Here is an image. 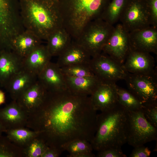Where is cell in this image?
<instances>
[{
    "label": "cell",
    "mask_w": 157,
    "mask_h": 157,
    "mask_svg": "<svg viewBox=\"0 0 157 157\" xmlns=\"http://www.w3.org/2000/svg\"><path fill=\"white\" fill-rule=\"evenodd\" d=\"M97 111L90 96L67 88L46 91L41 104L27 114L26 126L38 132V137L47 146L62 152L63 147L73 140L91 142L96 130Z\"/></svg>",
    "instance_id": "1"
},
{
    "label": "cell",
    "mask_w": 157,
    "mask_h": 157,
    "mask_svg": "<svg viewBox=\"0 0 157 157\" xmlns=\"http://www.w3.org/2000/svg\"><path fill=\"white\" fill-rule=\"evenodd\" d=\"M129 118V112L119 103L97 114L96 132L90 142L93 150L121 147L127 143Z\"/></svg>",
    "instance_id": "2"
},
{
    "label": "cell",
    "mask_w": 157,
    "mask_h": 157,
    "mask_svg": "<svg viewBox=\"0 0 157 157\" xmlns=\"http://www.w3.org/2000/svg\"><path fill=\"white\" fill-rule=\"evenodd\" d=\"M21 16L25 28L41 40L57 30V3L45 0H19Z\"/></svg>",
    "instance_id": "3"
},
{
    "label": "cell",
    "mask_w": 157,
    "mask_h": 157,
    "mask_svg": "<svg viewBox=\"0 0 157 157\" xmlns=\"http://www.w3.org/2000/svg\"><path fill=\"white\" fill-rule=\"evenodd\" d=\"M25 30L19 0H0V51L12 50L13 40Z\"/></svg>",
    "instance_id": "4"
},
{
    "label": "cell",
    "mask_w": 157,
    "mask_h": 157,
    "mask_svg": "<svg viewBox=\"0 0 157 157\" xmlns=\"http://www.w3.org/2000/svg\"><path fill=\"white\" fill-rule=\"evenodd\" d=\"M129 112L127 142L133 147L157 140V128L145 118L142 109Z\"/></svg>",
    "instance_id": "5"
},
{
    "label": "cell",
    "mask_w": 157,
    "mask_h": 157,
    "mask_svg": "<svg viewBox=\"0 0 157 157\" xmlns=\"http://www.w3.org/2000/svg\"><path fill=\"white\" fill-rule=\"evenodd\" d=\"M89 65L94 75L102 82L116 83L124 80L128 73L123 64L103 52L92 57Z\"/></svg>",
    "instance_id": "6"
},
{
    "label": "cell",
    "mask_w": 157,
    "mask_h": 157,
    "mask_svg": "<svg viewBox=\"0 0 157 157\" xmlns=\"http://www.w3.org/2000/svg\"><path fill=\"white\" fill-rule=\"evenodd\" d=\"M119 21L128 33L151 26L147 0H127Z\"/></svg>",
    "instance_id": "7"
},
{
    "label": "cell",
    "mask_w": 157,
    "mask_h": 157,
    "mask_svg": "<svg viewBox=\"0 0 157 157\" xmlns=\"http://www.w3.org/2000/svg\"><path fill=\"white\" fill-rule=\"evenodd\" d=\"M111 0H58V7L73 13L74 21L78 27L104 11Z\"/></svg>",
    "instance_id": "8"
},
{
    "label": "cell",
    "mask_w": 157,
    "mask_h": 157,
    "mask_svg": "<svg viewBox=\"0 0 157 157\" xmlns=\"http://www.w3.org/2000/svg\"><path fill=\"white\" fill-rule=\"evenodd\" d=\"M157 74L147 75L128 73L124 80L128 90L144 106L157 103Z\"/></svg>",
    "instance_id": "9"
},
{
    "label": "cell",
    "mask_w": 157,
    "mask_h": 157,
    "mask_svg": "<svg viewBox=\"0 0 157 157\" xmlns=\"http://www.w3.org/2000/svg\"><path fill=\"white\" fill-rule=\"evenodd\" d=\"M115 26L99 20L92 26L86 38L79 43L91 57L100 53L114 30Z\"/></svg>",
    "instance_id": "10"
},
{
    "label": "cell",
    "mask_w": 157,
    "mask_h": 157,
    "mask_svg": "<svg viewBox=\"0 0 157 157\" xmlns=\"http://www.w3.org/2000/svg\"><path fill=\"white\" fill-rule=\"evenodd\" d=\"M130 50L129 33L120 23L117 24L102 51L123 64Z\"/></svg>",
    "instance_id": "11"
},
{
    "label": "cell",
    "mask_w": 157,
    "mask_h": 157,
    "mask_svg": "<svg viewBox=\"0 0 157 157\" xmlns=\"http://www.w3.org/2000/svg\"><path fill=\"white\" fill-rule=\"evenodd\" d=\"M130 49L157 53V27L150 26L129 33Z\"/></svg>",
    "instance_id": "12"
},
{
    "label": "cell",
    "mask_w": 157,
    "mask_h": 157,
    "mask_svg": "<svg viewBox=\"0 0 157 157\" xmlns=\"http://www.w3.org/2000/svg\"><path fill=\"white\" fill-rule=\"evenodd\" d=\"M123 65L129 73L147 75L157 74L154 58L149 53L130 49Z\"/></svg>",
    "instance_id": "13"
},
{
    "label": "cell",
    "mask_w": 157,
    "mask_h": 157,
    "mask_svg": "<svg viewBox=\"0 0 157 157\" xmlns=\"http://www.w3.org/2000/svg\"><path fill=\"white\" fill-rule=\"evenodd\" d=\"M90 97L97 111L107 110L118 104L116 83L101 82Z\"/></svg>",
    "instance_id": "14"
},
{
    "label": "cell",
    "mask_w": 157,
    "mask_h": 157,
    "mask_svg": "<svg viewBox=\"0 0 157 157\" xmlns=\"http://www.w3.org/2000/svg\"><path fill=\"white\" fill-rule=\"evenodd\" d=\"M37 79L47 91L67 88L65 75L56 63L49 62L38 75Z\"/></svg>",
    "instance_id": "15"
},
{
    "label": "cell",
    "mask_w": 157,
    "mask_h": 157,
    "mask_svg": "<svg viewBox=\"0 0 157 157\" xmlns=\"http://www.w3.org/2000/svg\"><path fill=\"white\" fill-rule=\"evenodd\" d=\"M24 69L23 58L12 50L0 51V84L5 87L11 78Z\"/></svg>",
    "instance_id": "16"
},
{
    "label": "cell",
    "mask_w": 157,
    "mask_h": 157,
    "mask_svg": "<svg viewBox=\"0 0 157 157\" xmlns=\"http://www.w3.org/2000/svg\"><path fill=\"white\" fill-rule=\"evenodd\" d=\"M27 119V113L16 101L13 100L0 109V122L6 131L24 127L26 125Z\"/></svg>",
    "instance_id": "17"
},
{
    "label": "cell",
    "mask_w": 157,
    "mask_h": 157,
    "mask_svg": "<svg viewBox=\"0 0 157 157\" xmlns=\"http://www.w3.org/2000/svg\"><path fill=\"white\" fill-rule=\"evenodd\" d=\"M46 90L38 80L26 90L16 101L27 114L38 107L42 103Z\"/></svg>",
    "instance_id": "18"
},
{
    "label": "cell",
    "mask_w": 157,
    "mask_h": 157,
    "mask_svg": "<svg viewBox=\"0 0 157 157\" xmlns=\"http://www.w3.org/2000/svg\"><path fill=\"white\" fill-rule=\"evenodd\" d=\"M51 57L46 46L40 44L23 58V68L37 76Z\"/></svg>",
    "instance_id": "19"
},
{
    "label": "cell",
    "mask_w": 157,
    "mask_h": 157,
    "mask_svg": "<svg viewBox=\"0 0 157 157\" xmlns=\"http://www.w3.org/2000/svg\"><path fill=\"white\" fill-rule=\"evenodd\" d=\"M37 80V76L24 69L14 75L5 88L13 100L16 101L20 96Z\"/></svg>",
    "instance_id": "20"
},
{
    "label": "cell",
    "mask_w": 157,
    "mask_h": 157,
    "mask_svg": "<svg viewBox=\"0 0 157 157\" xmlns=\"http://www.w3.org/2000/svg\"><path fill=\"white\" fill-rule=\"evenodd\" d=\"M41 44V39L31 31L25 29L13 40L12 50L23 58Z\"/></svg>",
    "instance_id": "21"
},
{
    "label": "cell",
    "mask_w": 157,
    "mask_h": 157,
    "mask_svg": "<svg viewBox=\"0 0 157 157\" xmlns=\"http://www.w3.org/2000/svg\"><path fill=\"white\" fill-rule=\"evenodd\" d=\"M56 64L60 67L77 64L89 63L91 57L77 43L69 46L59 56Z\"/></svg>",
    "instance_id": "22"
},
{
    "label": "cell",
    "mask_w": 157,
    "mask_h": 157,
    "mask_svg": "<svg viewBox=\"0 0 157 157\" xmlns=\"http://www.w3.org/2000/svg\"><path fill=\"white\" fill-rule=\"evenodd\" d=\"M65 76L68 89L85 95L90 96L101 82L95 75L80 77Z\"/></svg>",
    "instance_id": "23"
},
{
    "label": "cell",
    "mask_w": 157,
    "mask_h": 157,
    "mask_svg": "<svg viewBox=\"0 0 157 157\" xmlns=\"http://www.w3.org/2000/svg\"><path fill=\"white\" fill-rule=\"evenodd\" d=\"M5 133L6 137L10 141L23 148L39 135L38 132L24 127L8 130Z\"/></svg>",
    "instance_id": "24"
},
{
    "label": "cell",
    "mask_w": 157,
    "mask_h": 157,
    "mask_svg": "<svg viewBox=\"0 0 157 157\" xmlns=\"http://www.w3.org/2000/svg\"><path fill=\"white\" fill-rule=\"evenodd\" d=\"M63 151H67L69 157H94L90 143L85 140L77 139L67 143L62 148Z\"/></svg>",
    "instance_id": "25"
},
{
    "label": "cell",
    "mask_w": 157,
    "mask_h": 157,
    "mask_svg": "<svg viewBox=\"0 0 157 157\" xmlns=\"http://www.w3.org/2000/svg\"><path fill=\"white\" fill-rule=\"evenodd\" d=\"M119 104L129 112L135 111L142 109L144 105L132 92L116 85Z\"/></svg>",
    "instance_id": "26"
},
{
    "label": "cell",
    "mask_w": 157,
    "mask_h": 157,
    "mask_svg": "<svg viewBox=\"0 0 157 157\" xmlns=\"http://www.w3.org/2000/svg\"><path fill=\"white\" fill-rule=\"evenodd\" d=\"M127 0H111L104 10L103 17L104 20L113 25L119 21Z\"/></svg>",
    "instance_id": "27"
},
{
    "label": "cell",
    "mask_w": 157,
    "mask_h": 157,
    "mask_svg": "<svg viewBox=\"0 0 157 157\" xmlns=\"http://www.w3.org/2000/svg\"><path fill=\"white\" fill-rule=\"evenodd\" d=\"M47 40L46 47L51 56H59L69 45L62 33L57 30L50 35Z\"/></svg>",
    "instance_id": "28"
},
{
    "label": "cell",
    "mask_w": 157,
    "mask_h": 157,
    "mask_svg": "<svg viewBox=\"0 0 157 157\" xmlns=\"http://www.w3.org/2000/svg\"><path fill=\"white\" fill-rule=\"evenodd\" d=\"M64 74L66 76L80 77L95 75L89 63L77 64L60 67Z\"/></svg>",
    "instance_id": "29"
},
{
    "label": "cell",
    "mask_w": 157,
    "mask_h": 157,
    "mask_svg": "<svg viewBox=\"0 0 157 157\" xmlns=\"http://www.w3.org/2000/svg\"><path fill=\"white\" fill-rule=\"evenodd\" d=\"M47 146L38 137L32 140L23 149V156L26 157H42Z\"/></svg>",
    "instance_id": "30"
},
{
    "label": "cell",
    "mask_w": 157,
    "mask_h": 157,
    "mask_svg": "<svg viewBox=\"0 0 157 157\" xmlns=\"http://www.w3.org/2000/svg\"><path fill=\"white\" fill-rule=\"evenodd\" d=\"M20 148L10 141L6 136H0V157H19Z\"/></svg>",
    "instance_id": "31"
},
{
    "label": "cell",
    "mask_w": 157,
    "mask_h": 157,
    "mask_svg": "<svg viewBox=\"0 0 157 157\" xmlns=\"http://www.w3.org/2000/svg\"><path fill=\"white\" fill-rule=\"evenodd\" d=\"M142 110L147 120L157 128V103L144 106Z\"/></svg>",
    "instance_id": "32"
},
{
    "label": "cell",
    "mask_w": 157,
    "mask_h": 157,
    "mask_svg": "<svg viewBox=\"0 0 157 157\" xmlns=\"http://www.w3.org/2000/svg\"><path fill=\"white\" fill-rule=\"evenodd\" d=\"M98 157H126L121 147H112L98 151Z\"/></svg>",
    "instance_id": "33"
},
{
    "label": "cell",
    "mask_w": 157,
    "mask_h": 157,
    "mask_svg": "<svg viewBox=\"0 0 157 157\" xmlns=\"http://www.w3.org/2000/svg\"><path fill=\"white\" fill-rule=\"evenodd\" d=\"M151 26L157 27V0H147Z\"/></svg>",
    "instance_id": "34"
},
{
    "label": "cell",
    "mask_w": 157,
    "mask_h": 157,
    "mask_svg": "<svg viewBox=\"0 0 157 157\" xmlns=\"http://www.w3.org/2000/svg\"><path fill=\"white\" fill-rule=\"evenodd\" d=\"M131 154L130 157H149L151 151L147 147L144 145L134 147Z\"/></svg>",
    "instance_id": "35"
},
{
    "label": "cell",
    "mask_w": 157,
    "mask_h": 157,
    "mask_svg": "<svg viewBox=\"0 0 157 157\" xmlns=\"http://www.w3.org/2000/svg\"><path fill=\"white\" fill-rule=\"evenodd\" d=\"M62 152L61 151L56 148L47 146L42 157H58Z\"/></svg>",
    "instance_id": "36"
},
{
    "label": "cell",
    "mask_w": 157,
    "mask_h": 157,
    "mask_svg": "<svg viewBox=\"0 0 157 157\" xmlns=\"http://www.w3.org/2000/svg\"><path fill=\"white\" fill-rule=\"evenodd\" d=\"M6 101V97L5 93L0 90V105L4 104Z\"/></svg>",
    "instance_id": "37"
},
{
    "label": "cell",
    "mask_w": 157,
    "mask_h": 157,
    "mask_svg": "<svg viewBox=\"0 0 157 157\" xmlns=\"http://www.w3.org/2000/svg\"><path fill=\"white\" fill-rule=\"evenodd\" d=\"M6 130L2 124L0 122V136L3 132H6Z\"/></svg>",
    "instance_id": "38"
},
{
    "label": "cell",
    "mask_w": 157,
    "mask_h": 157,
    "mask_svg": "<svg viewBox=\"0 0 157 157\" xmlns=\"http://www.w3.org/2000/svg\"><path fill=\"white\" fill-rule=\"evenodd\" d=\"M47 1L53 2H57L58 0H45Z\"/></svg>",
    "instance_id": "39"
}]
</instances>
